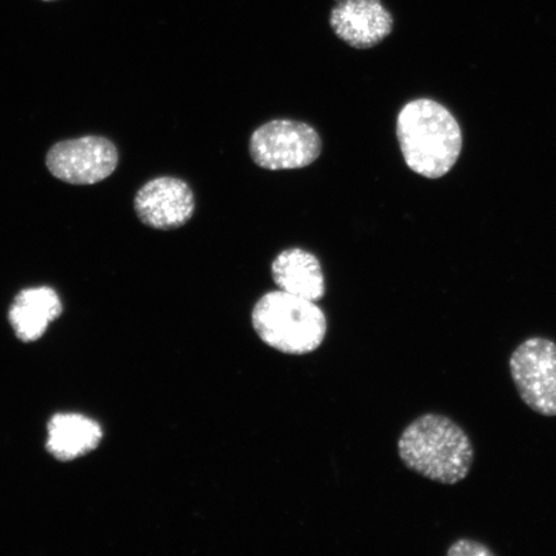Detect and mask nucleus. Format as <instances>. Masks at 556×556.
Instances as JSON below:
<instances>
[{"instance_id":"f257e3e1","label":"nucleus","mask_w":556,"mask_h":556,"mask_svg":"<svg viewBox=\"0 0 556 556\" xmlns=\"http://www.w3.org/2000/svg\"><path fill=\"white\" fill-rule=\"evenodd\" d=\"M399 455L407 469L446 485L467 479L476 457L468 433L448 416L432 413L403 430Z\"/></svg>"},{"instance_id":"f03ea898","label":"nucleus","mask_w":556,"mask_h":556,"mask_svg":"<svg viewBox=\"0 0 556 556\" xmlns=\"http://www.w3.org/2000/svg\"><path fill=\"white\" fill-rule=\"evenodd\" d=\"M397 138L408 168L432 179L454 168L463 148L455 117L441 103L427 99L408 102L401 110Z\"/></svg>"},{"instance_id":"7ed1b4c3","label":"nucleus","mask_w":556,"mask_h":556,"mask_svg":"<svg viewBox=\"0 0 556 556\" xmlns=\"http://www.w3.org/2000/svg\"><path fill=\"white\" fill-rule=\"evenodd\" d=\"M253 328L268 346L302 356L316 351L328 331L325 313L316 302L270 291L254 305Z\"/></svg>"},{"instance_id":"20e7f679","label":"nucleus","mask_w":556,"mask_h":556,"mask_svg":"<svg viewBox=\"0 0 556 556\" xmlns=\"http://www.w3.org/2000/svg\"><path fill=\"white\" fill-rule=\"evenodd\" d=\"M249 152L254 164L262 169H302L321 155L323 139L307 123L276 119L253 131Z\"/></svg>"},{"instance_id":"39448f33","label":"nucleus","mask_w":556,"mask_h":556,"mask_svg":"<svg viewBox=\"0 0 556 556\" xmlns=\"http://www.w3.org/2000/svg\"><path fill=\"white\" fill-rule=\"evenodd\" d=\"M509 368L519 397L528 407L546 417L556 416V343L533 337L511 353Z\"/></svg>"},{"instance_id":"423d86ee","label":"nucleus","mask_w":556,"mask_h":556,"mask_svg":"<svg viewBox=\"0 0 556 556\" xmlns=\"http://www.w3.org/2000/svg\"><path fill=\"white\" fill-rule=\"evenodd\" d=\"M119 163L116 146L100 136L67 139L52 146L46 164L54 178L70 185H94L113 174Z\"/></svg>"},{"instance_id":"0eeeda50","label":"nucleus","mask_w":556,"mask_h":556,"mask_svg":"<svg viewBox=\"0 0 556 556\" xmlns=\"http://www.w3.org/2000/svg\"><path fill=\"white\" fill-rule=\"evenodd\" d=\"M194 194L184 179L157 177L138 190L135 198L137 217L144 226L170 231L189 224L193 217Z\"/></svg>"},{"instance_id":"6e6552de","label":"nucleus","mask_w":556,"mask_h":556,"mask_svg":"<svg viewBox=\"0 0 556 556\" xmlns=\"http://www.w3.org/2000/svg\"><path fill=\"white\" fill-rule=\"evenodd\" d=\"M394 20L381 0H338L330 26L344 43L356 50L377 47L393 31Z\"/></svg>"},{"instance_id":"1a4fd4ad","label":"nucleus","mask_w":556,"mask_h":556,"mask_svg":"<svg viewBox=\"0 0 556 556\" xmlns=\"http://www.w3.org/2000/svg\"><path fill=\"white\" fill-rule=\"evenodd\" d=\"M277 288L291 295L317 302L326 293L321 263L301 248L283 250L270 267Z\"/></svg>"},{"instance_id":"9d476101","label":"nucleus","mask_w":556,"mask_h":556,"mask_svg":"<svg viewBox=\"0 0 556 556\" xmlns=\"http://www.w3.org/2000/svg\"><path fill=\"white\" fill-rule=\"evenodd\" d=\"M60 296L51 288L40 287L21 291L13 302L10 318L17 337L24 342L38 340L61 315Z\"/></svg>"},{"instance_id":"9b49d317","label":"nucleus","mask_w":556,"mask_h":556,"mask_svg":"<svg viewBox=\"0 0 556 556\" xmlns=\"http://www.w3.org/2000/svg\"><path fill=\"white\" fill-rule=\"evenodd\" d=\"M102 429L93 420L76 414L55 415L48 427L47 448L61 462L75 460L99 446Z\"/></svg>"},{"instance_id":"f8f14e48","label":"nucleus","mask_w":556,"mask_h":556,"mask_svg":"<svg viewBox=\"0 0 556 556\" xmlns=\"http://www.w3.org/2000/svg\"><path fill=\"white\" fill-rule=\"evenodd\" d=\"M448 556H493L495 552L476 540L460 539L448 547Z\"/></svg>"},{"instance_id":"ddd939ff","label":"nucleus","mask_w":556,"mask_h":556,"mask_svg":"<svg viewBox=\"0 0 556 556\" xmlns=\"http://www.w3.org/2000/svg\"><path fill=\"white\" fill-rule=\"evenodd\" d=\"M41 2H55V0H41Z\"/></svg>"},{"instance_id":"4468645a","label":"nucleus","mask_w":556,"mask_h":556,"mask_svg":"<svg viewBox=\"0 0 556 556\" xmlns=\"http://www.w3.org/2000/svg\"><path fill=\"white\" fill-rule=\"evenodd\" d=\"M337 2H338V0H337Z\"/></svg>"}]
</instances>
